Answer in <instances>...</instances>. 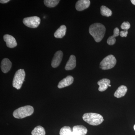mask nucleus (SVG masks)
<instances>
[{
  "label": "nucleus",
  "mask_w": 135,
  "mask_h": 135,
  "mask_svg": "<svg viewBox=\"0 0 135 135\" xmlns=\"http://www.w3.org/2000/svg\"><path fill=\"white\" fill-rule=\"evenodd\" d=\"M105 27L100 23H95L90 26L89 32L96 42H99L103 39L105 33Z\"/></svg>",
  "instance_id": "1"
},
{
  "label": "nucleus",
  "mask_w": 135,
  "mask_h": 135,
  "mask_svg": "<svg viewBox=\"0 0 135 135\" xmlns=\"http://www.w3.org/2000/svg\"><path fill=\"white\" fill-rule=\"evenodd\" d=\"M83 119L87 123L93 126L100 125L104 120L101 114L93 113L84 114Z\"/></svg>",
  "instance_id": "2"
},
{
  "label": "nucleus",
  "mask_w": 135,
  "mask_h": 135,
  "mask_svg": "<svg viewBox=\"0 0 135 135\" xmlns=\"http://www.w3.org/2000/svg\"><path fill=\"white\" fill-rule=\"evenodd\" d=\"M34 112V109L31 105H26L20 107L13 112V116L16 119H23L31 115Z\"/></svg>",
  "instance_id": "3"
},
{
  "label": "nucleus",
  "mask_w": 135,
  "mask_h": 135,
  "mask_svg": "<svg viewBox=\"0 0 135 135\" xmlns=\"http://www.w3.org/2000/svg\"><path fill=\"white\" fill-rule=\"evenodd\" d=\"M26 74L23 69H20L16 72L13 79L12 86L17 89H20L24 81Z\"/></svg>",
  "instance_id": "4"
},
{
  "label": "nucleus",
  "mask_w": 135,
  "mask_h": 135,
  "mask_svg": "<svg viewBox=\"0 0 135 135\" xmlns=\"http://www.w3.org/2000/svg\"><path fill=\"white\" fill-rule=\"evenodd\" d=\"M116 64V59L113 55H109L102 60L100 64V68L103 70L112 69Z\"/></svg>",
  "instance_id": "5"
},
{
  "label": "nucleus",
  "mask_w": 135,
  "mask_h": 135,
  "mask_svg": "<svg viewBox=\"0 0 135 135\" xmlns=\"http://www.w3.org/2000/svg\"><path fill=\"white\" fill-rule=\"evenodd\" d=\"M41 19L37 16H33L25 18L23 20V23L25 25L32 28H36L40 23Z\"/></svg>",
  "instance_id": "6"
},
{
  "label": "nucleus",
  "mask_w": 135,
  "mask_h": 135,
  "mask_svg": "<svg viewBox=\"0 0 135 135\" xmlns=\"http://www.w3.org/2000/svg\"><path fill=\"white\" fill-rule=\"evenodd\" d=\"M63 56L62 51H57L55 53L52 59V62H51V66L54 68L58 67L62 61Z\"/></svg>",
  "instance_id": "7"
},
{
  "label": "nucleus",
  "mask_w": 135,
  "mask_h": 135,
  "mask_svg": "<svg viewBox=\"0 0 135 135\" xmlns=\"http://www.w3.org/2000/svg\"><path fill=\"white\" fill-rule=\"evenodd\" d=\"M3 40L6 42L8 47L13 48L17 46V42L16 39L13 36L9 35L6 34L3 36Z\"/></svg>",
  "instance_id": "8"
},
{
  "label": "nucleus",
  "mask_w": 135,
  "mask_h": 135,
  "mask_svg": "<svg viewBox=\"0 0 135 135\" xmlns=\"http://www.w3.org/2000/svg\"><path fill=\"white\" fill-rule=\"evenodd\" d=\"M90 4L89 0H79L76 3L75 8L78 11H82L88 8Z\"/></svg>",
  "instance_id": "9"
},
{
  "label": "nucleus",
  "mask_w": 135,
  "mask_h": 135,
  "mask_svg": "<svg viewBox=\"0 0 135 135\" xmlns=\"http://www.w3.org/2000/svg\"><path fill=\"white\" fill-rule=\"evenodd\" d=\"M74 81V78L71 75H68L64 79L61 80L59 83L58 88L62 89L71 85Z\"/></svg>",
  "instance_id": "10"
},
{
  "label": "nucleus",
  "mask_w": 135,
  "mask_h": 135,
  "mask_svg": "<svg viewBox=\"0 0 135 135\" xmlns=\"http://www.w3.org/2000/svg\"><path fill=\"white\" fill-rule=\"evenodd\" d=\"M12 66V63L8 58H4L1 63V67L2 71L4 73H7L10 71Z\"/></svg>",
  "instance_id": "11"
},
{
  "label": "nucleus",
  "mask_w": 135,
  "mask_h": 135,
  "mask_svg": "<svg viewBox=\"0 0 135 135\" xmlns=\"http://www.w3.org/2000/svg\"><path fill=\"white\" fill-rule=\"evenodd\" d=\"M98 84L99 86L98 90L100 92H103L106 90L110 83V81L107 79H103L99 80L98 82Z\"/></svg>",
  "instance_id": "12"
},
{
  "label": "nucleus",
  "mask_w": 135,
  "mask_h": 135,
  "mask_svg": "<svg viewBox=\"0 0 135 135\" xmlns=\"http://www.w3.org/2000/svg\"><path fill=\"white\" fill-rule=\"evenodd\" d=\"M76 57L74 55L70 56L69 60L68 61L65 66V70H71L74 69L76 66Z\"/></svg>",
  "instance_id": "13"
},
{
  "label": "nucleus",
  "mask_w": 135,
  "mask_h": 135,
  "mask_svg": "<svg viewBox=\"0 0 135 135\" xmlns=\"http://www.w3.org/2000/svg\"><path fill=\"white\" fill-rule=\"evenodd\" d=\"M73 132L76 135H85L86 134L88 130L84 126H76L73 128Z\"/></svg>",
  "instance_id": "14"
},
{
  "label": "nucleus",
  "mask_w": 135,
  "mask_h": 135,
  "mask_svg": "<svg viewBox=\"0 0 135 135\" xmlns=\"http://www.w3.org/2000/svg\"><path fill=\"white\" fill-rule=\"evenodd\" d=\"M127 90V88L126 86L122 85L118 88L114 94V95L117 98H120L126 95Z\"/></svg>",
  "instance_id": "15"
},
{
  "label": "nucleus",
  "mask_w": 135,
  "mask_h": 135,
  "mask_svg": "<svg viewBox=\"0 0 135 135\" xmlns=\"http://www.w3.org/2000/svg\"><path fill=\"white\" fill-rule=\"evenodd\" d=\"M66 27L65 26L63 25L58 28L54 33V36L57 38H62L65 35Z\"/></svg>",
  "instance_id": "16"
},
{
  "label": "nucleus",
  "mask_w": 135,
  "mask_h": 135,
  "mask_svg": "<svg viewBox=\"0 0 135 135\" xmlns=\"http://www.w3.org/2000/svg\"><path fill=\"white\" fill-rule=\"evenodd\" d=\"M120 33L118 27H116L114 29L113 31V35L110 36L108 39L107 41V43L109 45H113L115 43L116 41L115 37L119 35Z\"/></svg>",
  "instance_id": "17"
},
{
  "label": "nucleus",
  "mask_w": 135,
  "mask_h": 135,
  "mask_svg": "<svg viewBox=\"0 0 135 135\" xmlns=\"http://www.w3.org/2000/svg\"><path fill=\"white\" fill-rule=\"evenodd\" d=\"M32 135H45L46 131L43 127L41 126H38L35 128L32 131Z\"/></svg>",
  "instance_id": "18"
},
{
  "label": "nucleus",
  "mask_w": 135,
  "mask_h": 135,
  "mask_svg": "<svg viewBox=\"0 0 135 135\" xmlns=\"http://www.w3.org/2000/svg\"><path fill=\"white\" fill-rule=\"evenodd\" d=\"M101 14L104 16L109 17L112 15V12L110 9L105 6H102L101 7Z\"/></svg>",
  "instance_id": "19"
},
{
  "label": "nucleus",
  "mask_w": 135,
  "mask_h": 135,
  "mask_svg": "<svg viewBox=\"0 0 135 135\" xmlns=\"http://www.w3.org/2000/svg\"><path fill=\"white\" fill-rule=\"evenodd\" d=\"M44 3L46 7L49 8H53L57 5L60 1L58 0H45Z\"/></svg>",
  "instance_id": "20"
},
{
  "label": "nucleus",
  "mask_w": 135,
  "mask_h": 135,
  "mask_svg": "<svg viewBox=\"0 0 135 135\" xmlns=\"http://www.w3.org/2000/svg\"><path fill=\"white\" fill-rule=\"evenodd\" d=\"M72 132L71 128L69 126H64L61 128L59 134L60 135H70Z\"/></svg>",
  "instance_id": "21"
},
{
  "label": "nucleus",
  "mask_w": 135,
  "mask_h": 135,
  "mask_svg": "<svg viewBox=\"0 0 135 135\" xmlns=\"http://www.w3.org/2000/svg\"><path fill=\"white\" fill-rule=\"evenodd\" d=\"M130 26L131 25L129 22H124L121 25V28L124 30H128L130 28Z\"/></svg>",
  "instance_id": "22"
},
{
  "label": "nucleus",
  "mask_w": 135,
  "mask_h": 135,
  "mask_svg": "<svg viewBox=\"0 0 135 135\" xmlns=\"http://www.w3.org/2000/svg\"><path fill=\"white\" fill-rule=\"evenodd\" d=\"M128 33V30H124V31H122L120 32L119 34L121 37H127V36Z\"/></svg>",
  "instance_id": "23"
},
{
  "label": "nucleus",
  "mask_w": 135,
  "mask_h": 135,
  "mask_svg": "<svg viewBox=\"0 0 135 135\" xmlns=\"http://www.w3.org/2000/svg\"><path fill=\"white\" fill-rule=\"evenodd\" d=\"M9 1V0H1L0 3H5Z\"/></svg>",
  "instance_id": "24"
},
{
  "label": "nucleus",
  "mask_w": 135,
  "mask_h": 135,
  "mask_svg": "<svg viewBox=\"0 0 135 135\" xmlns=\"http://www.w3.org/2000/svg\"><path fill=\"white\" fill-rule=\"evenodd\" d=\"M131 2L133 5H135V0H131Z\"/></svg>",
  "instance_id": "25"
},
{
  "label": "nucleus",
  "mask_w": 135,
  "mask_h": 135,
  "mask_svg": "<svg viewBox=\"0 0 135 135\" xmlns=\"http://www.w3.org/2000/svg\"><path fill=\"white\" fill-rule=\"evenodd\" d=\"M70 135H76L75 134V133H74V132H73V131H72V133H71V134H70Z\"/></svg>",
  "instance_id": "26"
},
{
  "label": "nucleus",
  "mask_w": 135,
  "mask_h": 135,
  "mask_svg": "<svg viewBox=\"0 0 135 135\" xmlns=\"http://www.w3.org/2000/svg\"><path fill=\"white\" fill-rule=\"evenodd\" d=\"M134 130L135 131V125L134 126Z\"/></svg>",
  "instance_id": "27"
},
{
  "label": "nucleus",
  "mask_w": 135,
  "mask_h": 135,
  "mask_svg": "<svg viewBox=\"0 0 135 135\" xmlns=\"http://www.w3.org/2000/svg\"><path fill=\"white\" fill-rule=\"evenodd\" d=\"M111 85H109V87H111Z\"/></svg>",
  "instance_id": "28"
}]
</instances>
